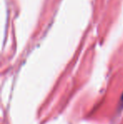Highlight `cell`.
Returning <instances> with one entry per match:
<instances>
[{"mask_svg":"<svg viewBox=\"0 0 123 124\" xmlns=\"http://www.w3.org/2000/svg\"><path fill=\"white\" fill-rule=\"evenodd\" d=\"M121 102H122V104H123V94L122 95V97H121Z\"/></svg>","mask_w":123,"mask_h":124,"instance_id":"1","label":"cell"}]
</instances>
